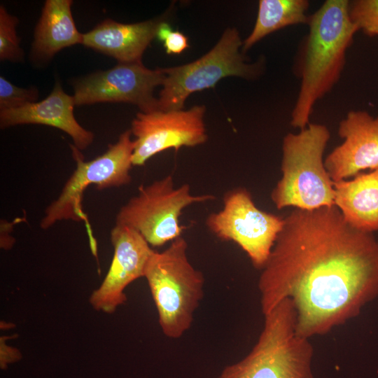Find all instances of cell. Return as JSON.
I'll list each match as a JSON object with an SVG mask.
<instances>
[{"label": "cell", "instance_id": "1", "mask_svg": "<svg viewBox=\"0 0 378 378\" xmlns=\"http://www.w3.org/2000/svg\"><path fill=\"white\" fill-rule=\"evenodd\" d=\"M258 279L263 315L289 299L296 332L323 335L378 296V239L349 225L336 206L295 208Z\"/></svg>", "mask_w": 378, "mask_h": 378}, {"label": "cell", "instance_id": "2", "mask_svg": "<svg viewBox=\"0 0 378 378\" xmlns=\"http://www.w3.org/2000/svg\"><path fill=\"white\" fill-rule=\"evenodd\" d=\"M307 24L309 31L300 42L293 70L300 85L290 125L300 130L309 124L315 104L340 80L358 31L349 17L348 0H326L309 15Z\"/></svg>", "mask_w": 378, "mask_h": 378}, {"label": "cell", "instance_id": "3", "mask_svg": "<svg viewBox=\"0 0 378 378\" xmlns=\"http://www.w3.org/2000/svg\"><path fill=\"white\" fill-rule=\"evenodd\" d=\"M330 138L328 127L316 123L284 137L282 176L271 192L276 209L294 206L313 210L335 206L334 182L323 158Z\"/></svg>", "mask_w": 378, "mask_h": 378}, {"label": "cell", "instance_id": "4", "mask_svg": "<svg viewBox=\"0 0 378 378\" xmlns=\"http://www.w3.org/2000/svg\"><path fill=\"white\" fill-rule=\"evenodd\" d=\"M264 326L251 351L226 366L218 378H314V349L296 332V314L289 299L264 315Z\"/></svg>", "mask_w": 378, "mask_h": 378}, {"label": "cell", "instance_id": "5", "mask_svg": "<svg viewBox=\"0 0 378 378\" xmlns=\"http://www.w3.org/2000/svg\"><path fill=\"white\" fill-rule=\"evenodd\" d=\"M188 243L182 236L163 251H154L144 276L155 302L160 326L172 339L181 337L190 327L203 298L204 277L190 263Z\"/></svg>", "mask_w": 378, "mask_h": 378}, {"label": "cell", "instance_id": "6", "mask_svg": "<svg viewBox=\"0 0 378 378\" xmlns=\"http://www.w3.org/2000/svg\"><path fill=\"white\" fill-rule=\"evenodd\" d=\"M130 130L121 134L118 141L108 146L107 150L97 158L84 161L80 150L74 145L73 156L76 168L66 182L59 197L46 209L41 227L48 229L62 220L83 221L88 227L92 250L96 244L92 237L87 215L82 207L84 191L90 185L98 190L120 187L132 180L130 171L132 164L134 148Z\"/></svg>", "mask_w": 378, "mask_h": 378}, {"label": "cell", "instance_id": "7", "mask_svg": "<svg viewBox=\"0 0 378 378\" xmlns=\"http://www.w3.org/2000/svg\"><path fill=\"white\" fill-rule=\"evenodd\" d=\"M242 45L239 31L229 28L202 57L189 64L162 69L165 78L158 98V109L182 110L190 94L212 88L225 77L249 80L260 76L262 63L248 62L239 50Z\"/></svg>", "mask_w": 378, "mask_h": 378}, {"label": "cell", "instance_id": "8", "mask_svg": "<svg viewBox=\"0 0 378 378\" xmlns=\"http://www.w3.org/2000/svg\"><path fill=\"white\" fill-rule=\"evenodd\" d=\"M215 199L211 194L192 195L188 183L176 188L173 176L168 175L141 185L138 194L120 208L115 223L135 229L150 246H161L181 237L184 227L179 218L186 207Z\"/></svg>", "mask_w": 378, "mask_h": 378}, {"label": "cell", "instance_id": "9", "mask_svg": "<svg viewBox=\"0 0 378 378\" xmlns=\"http://www.w3.org/2000/svg\"><path fill=\"white\" fill-rule=\"evenodd\" d=\"M223 203L221 210L207 216L206 226L218 239L237 244L254 267L262 270L283 229L284 218L260 209L245 188L226 192Z\"/></svg>", "mask_w": 378, "mask_h": 378}, {"label": "cell", "instance_id": "10", "mask_svg": "<svg viewBox=\"0 0 378 378\" xmlns=\"http://www.w3.org/2000/svg\"><path fill=\"white\" fill-rule=\"evenodd\" d=\"M204 113V106L188 110L139 112L130 130L134 136L133 166H143L153 156L170 148L177 152L183 146L205 143L208 135Z\"/></svg>", "mask_w": 378, "mask_h": 378}, {"label": "cell", "instance_id": "11", "mask_svg": "<svg viewBox=\"0 0 378 378\" xmlns=\"http://www.w3.org/2000/svg\"><path fill=\"white\" fill-rule=\"evenodd\" d=\"M162 69H149L142 62L120 63L93 73L74 82L73 95L76 106L99 102H127L136 105L141 112L158 109L154 89L162 85Z\"/></svg>", "mask_w": 378, "mask_h": 378}, {"label": "cell", "instance_id": "12", "mask_svg": "<svg viewBox=\"0 0 378 378\" xmlns=\"http://www.w3.org/2000/svg\"><path fill=\"white\" fill-rule=\"evenodd\" d=\"M113 255L109 270L99 287L91 294L92 307L113 314L127 301L124 293L134 280L144 276L148 261L154 251L135 229L117 224L111 231Z\"/></svg>", "mask_w": 378, "mask_h": 378}, {"label": "cell", "instance_id": "13", "mask_svg": "<svg viewBox=\"0 0 378 378\" xmlns=\"http://www.w3.org/2000/svg\"><path fill=\"white\" fill-rule=\"evenodd\" d=\"M338 134L343 142L324 159L334 183L365 170L378 169V116L365 111H351L340 122Z\"/></svg>", "mask_w": 378, "mask_h": 378}, {"label": "cell", "instance_id": "14", "mask_svg": "<svg viewBox=\"0 0 378 378\" xmlns=\"http://www.w3.org/2000/svg\"><path fill=\"white\" fill-rule=\"evenodd\" d=\"M73 96L66 94L60 83L56 82L50 94L41 102L22 107L0 111V126L9 127L22 124L48 125L68 134L78 150L87 148L94 140V134L83 128L74 114Z\"/></svg>", "mask_w": 378, "mask_h": 378}, {"label": "cell", "instance_id": "15", "mask_svg": "<svg viewBox=\"0 0 378 378\" xmlns=\"http://www.w3.org/2000/svg\"><path fill=\"white\" fill-rule=\"evenodd\" d=\"M162 22L159 18L123 24L106 19L83 34L81 44L111 56L120 63L141 62L143 53L157 36Z\"/></svg>", "mask_w": 378, "mask_h": 378}, {"label": "cell", "instance_id": "16", "mask_svg": "<svg viewBox=\"0 0 378 378\" xmlns=\"http://www.w3.org/2000/svg\"><path fill=\"white\" fill-rule=\"evenodd\" d=\"M335 205L344 220L358 230L378 231V169L333 183Z\"/></svg>", "mask_w": 378, "mask_h": 378}, {"label": "cell", "instance_id": "17", "mask_svg": "<svg viewBox=\"0 0 378 378\" xmlns=\"http://www.w3.org/2000/svg\"><path fill=\"white\" fill-rule=\"evenodd\" d=\"M71 5V0L46 1L32 43L35 59L47 62L62 49L81 44L83 34L75 24Z\"/></svg>", "mask_w": 378, "mask_h": 378}, {"label": "cell", "instance_id": "18", "mask_svg": "<svg viewBox=\"0 0 378 378\" xmlns=\"http://www.w3.org/2000/svg\"><path fill=\"white\" fill-rule=\"evenodd\" d=\"M307 0H260L258 13L251 33L243 42L241 50L244 53L253 45L268 34L282 28L307 24Z\"/></svg>", "mask_w": 378, "mask_h": 378}, {"label": "cell", "instance_id": "19", "mask_svg": "<svg viewBox=\"0 0 378 378\" xmlns=\"http://www.w3.org/2000/svg\"><path fill=\"white\" fill-rule=\"evenodd\" d=\"M18 19L8 13L4 6L0 7V59L21 62L24 52L20 46L16 27Z\"/></svg>", "mask_w": 378, "mask_h": 378}, {"label": "cell", "instance_id": "20", "mask_svg": "<svg viewBox=\"0 0 378 378\" xmlns=\"http://www.w3.org/2000/svg\"><path fill=\"white\" fill-rule=\"evenodd\" d=\"M349 14L358 31L378 36V0L349 1Z\"/></svg>", "mask_w": 378, "mask_h": 378}, {"label": "cell", "instance_id": "21", "mask_svg": "<svg viewBox=\"0 0 378 378\" xmlns=\"http://www.w3.org/2000/svg\"><path fill=\"white\" fill-rule=\"evenodd\" d=\"M38 91L36 87H18L0 76V111L15 109L36 102Z\"/></svg>", "mask_w": 378, "mask_h": 378}, {"label": "cell", "instance_id": "22", "mask_svg": "<svg viewBox=\"0 0 378 378\" xmlns=\"http://www.w3.org/2000/svg\"><path fill=\"white\" fill-rule=\"evenodd\" d=\"M156 36L163 41L167 54H180L189 46L188 38L178 31H173L164 21L160 23Z\"/></svg>", "mask_w": 378, "mask_h": 378}, {"label": "cell", "instance_id": "23", "mask_svg": "<svg viewBox=\"0 0 378 378\" xmlns=\"http://www.w3.org/2000/svg\"><path fill=\"white\" fill-rule=\"evenodd\" d=\"M6 337H1L0 342V365L2 370H5L8 364L15 363L22 358L20 351L6 344Z\"/></svg>", "mask_w": 378, "mask_h": 378}]
</instances>
